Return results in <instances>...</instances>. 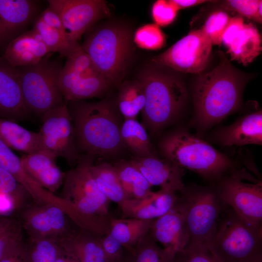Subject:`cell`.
<instances>
[{
    "instance_id": "obj_1",
    "label": "cell",
    "mask_w": 262,
    "mask_h": 262,
    "mask_svg": "<svg viewBox=\"0 0 262 262\" xmlns=\"http://www.w3.org/2000/svg\"><path fill=\"white\" fill-rule=\"evenodd\" d=\"M219 62L212 70L200 74L193 87L194 114L191 124L205 131L237 111L247 76L234 67L219 50Z\"/></svg>"
},
{
    "instance_id": "obj_2",
    "label": "cell",
    "mask_w": 262,
    "mask_h": 262,
    "mask_svg": "<svg viewBox=\"0 0 262 262\" xmlns=\"http://www.w3.org/2000/svg\"><path fill=\"white\" fill-rule=\"evenodd\" d=\"M78 150L90 156L112 157L125 149L120 129L122 115L116 104L107 99L98 102H66Z\"/></svg>"
},
{
    "instance_id": "obj_3",
    "label": "cell",
    "mask_w": 262,
    "mask_h": 262,
    "mask_svg": "<svg viewBox=\"0 0 262 262\" xmlns=\"http://www.w3.org/2000/svg\"><path fill=\"white\" fill-rule=\"evenodd\" d=\"M91 159L78 162L65 173L63 199L65 213L82 229L102 237L110 231V201L98 188L90 170Z\"/></svg>"
},
{
    "instance_id": "obj_4",
    "label": "cell",
    "mask_w": 262,
    "mask_h": 262,
    "mask_svg": "<svg viewBox=\"0 0 262 262\" xmlns=\"http://www.w3.org/2000/svg\"><path fill=\"white\" fill-rule=\"evenodd\" d=\"M137 79L143 86L146 97L143 125L156 134L180 115L187 100L186 86L175 71L154 63L146 66Z\"/></svg>"
},
{
    "instance_id": "obj_5",
    "label": "cell",
    "mask_w": 262,
    "mask_h": 262,
    "mask_svg": "<svg viewBox=\"0 0 262 262\" xmlns=\"http://www.w3.org/2000/svg\"><path fill=\"white\" fill-rule=\"evenodd\" d=\"M159 147L165 159L197 173L211 185L239 169L233 159L184 129L165 135Z\"/></svg>"
},
{
    "instance_id": "obj_6",
    "label": "cell",
    "mask_w": 262,
    "mask_h": 262,
    "mask_svg": "<svg viewBox=\"0 0 262 262\" xmlns=\"http://www.w3.org/2000/svg\"><path fill=\"white\" fill-rule=\"evenodd\" d=\"M95 25L86 32L81 46L103 76L116 85L124 77L131 59V31L115 22Z\"/></svg>"
},
{
    "instance_id": "obj_7",
    "label": "cell",
    "mask_w": 262,
    "mask_h": 262,
    "mask_svg": "<svg viewBox=\"0 0 262 262\" xmlns=\"http://www.w3.org/2000/svg\"><path fill=\"white\" fill-rule=\"evenodd\" d=\"M180 193L175 205L183 216L188 231L187 246H201L208 249L228 206L214 185H185Z\"/></svg>"
},
{
    "instance_id": "obj_8",
    "label": "cell",
    "mask_w": 262,
    "mask_h": 262,
    "mask_svg": "<svg viewBox=\"0 0 262 262\" xmlns=\"http://www.w3.org/2000/svg\"><path fill=\"white\" fill-rule=\"evenodd\" d=\"M208 250L222 262H255L262 258V230L247 224L227 206Z\"/></svg>"
},
{
    "instance_id": "obj_9",
    "label": "cell",
    "mask_w": 262,
    "mask_h": 262,
    "mask_svg": "<svg viewBox=\"0 0 262 262\" xmlns=\"http://www.w3.org/2000/svg\"><path fill=\"white\" fill-rule=\"evenodd\" d=\"M49 54L36 64L16 67L26 107L41 117L66 103L59 84L62 66Z\"/></svg>"
},
{
    "instance_id": "obj_10",
    "label": "cell",
    "mask_w": 262,
    "mask_h": 262,
    "mask_svg": "<svg viewBox=\"0 0 262 262\" xmlns=\"http://www.w3.org/2000/svg\"><path fill=\"white\" fill-rule=\"evenodd\" d=\"M59 84L66 103L100 97L112 86L80 45L66 57Z\"/></svg>"
},
{
    "instance_id": "obj_11",
    "label": "cell",
    "mask_w": 262,
    "mask_h": 262,
    "mask_svg": "<svg viewBox=\"0 0 262 262\" xmlns=\"http://www.w3.org/2000/svg\"><path fill=\"white\" fill-rule=\"evenodd\" d=\"M255 179L244 169H238L223 178L214 185L225 205L247 224L262 230V181H244Z\"/></svg>"
},
{
    "instance_id": "obj_12",
    "label": "cell",
    "mask_w": 262,
    "mask_h": 262,
    "mask_svg": "<svg viewBox=\"0 0 262 262\" xmlns=\"http://www.w3.org/2000/svg\"><path fill=\"white\" fill-rule=\"evenodd\" d=\"M212 43L202 28L193 31L167 50L155 56L152 63L183 73L199 74L207 66Z\"/></svg>"
},
{
    "instance_id": "obj_13",
    "label": "cell",
    "mask_w": 262,
    "mask_h": 262,
    "mask_svg": "<svg viewBox=\"0 0 262 262\" xmlns=\"http://www.w3.org/2000/svg\"><path fill=\"white\" fill-rule=\"evenodd\" d=\"M38 131L43 149L56 158L65 159L70 164L79 159L74 126L66 102L45 114Z\"/></svg>"
},
{
    "instance_id": "obj_14",
    "label": "cell",
    "mask_w": 262,
    "mask_h": 262,
    "mask_svg": "<svg viewBox=\"0 0 262 262\" xmlns=\"http://www.w3.org/2000/svg\"><path fill=\"white\" fill-rule=\"evenodd\" d=\"M49 7L59 16L74 42L99 20L108 17L110 11L103 0H49Z\"/></svg>"
},
{
    "instance_id": "obj_15",
    "label": "cell",
    "mask_w": 262,
    "mask_h": 262,
    "mask_svg": "<svg viewBox=\"0 0 262 262\" xmlns=\"http://www.w3.org/2000/svg\"><path fill=\"white\" fill-rule=\"evenodd\" d=\"M63 208L52 202H44L26 208L21 225L31 239L47 238L59 241L72 231Z\"/></svg>"
},
{
    "instance_id": "obj_16",
    "label": "cell",
    "mask_w": 262,
    "mask_h": 262,
    "mask_svg": "<svg viewBox=\"0 0 262 262\" xmlns=\"http://www.w3.org/2000/svg\"><path fill=\"white\" fill-rule=\"evenodd\" d=\"M222 43L231 60L244 66L252 63L262 52V37L252 23L246 24L243 17H230L224 33Z\"/></svg>"
},
{
    "instance_id": "obj_17",
    "label": "cell",
    "mask_w": 262,
    "mask_h": 262,
    "mask_svg": "<svg viewBox=\"0 0 262 262\" xmlns=\"http://www.w3.org/2000/svg\"><path fill=\"white\" fill-rule=\"evenodd\" d=\"M130 161L151 186H159L161 190L176 193L184 187V169L165 159H160L154 155L133 157Z\"/></svg>"
},
{
    "instance_id": "obj_18",
    "label": "cell",
    "mask_w": 262,
    "mask_h": 262,
    "mask_svg": "<svg viewBox=\"0 0 262 262\" xmlns=\"http://www.w3.org/2000/svg\"><path fill=\"white\" fill-rule=\"evenodd\" d=\"M213 138L214 142L224 147L262 145V110L240 116L230 125L218 129Z\"/></svg>"
},
{
    "instance_id": "obj_19",
    "label": "cell",
    "mask_w": 262,
    "mask_h": 262,
    "mask_svg": "<svg viewBox=\"0 0 262 262\" xmlns=\"http://www.w3.org/2000/svg\"><path fill=\"white\" fill-rule=\"evenodd\" d=\"M148 233L154 241L176 255L183 251L189 242L183 216L176 205L165 214L152 220Z\"/></svg>"
},
{
    "instance_id": "obj_20",
    "label": "cell",
    "mask_w": 262,
    "mask_h": 262,
    "mask_svg": "<svg viewBox=\"0 0 262 262\" xmlns=\"http://www.w3.org/2000/svg\"><path fill=\"white\" fill-rule=\"evenodd\" d=\"M29 114L21 91L16 67L0 60V117L17 120Z\"/></svg>"
},
{
    "instance_id": "obj_21",
    "label": "cell",
    "mask_w": 262,
    "mask_h": 262,
    "mask_svg": "<svg viewBox=\"0 0 262 262\" xmlns=\"http://www.w3.org/2000/svg\"><path fill=\"white\" fill-rule=\"evenodd\" d=\"M20 158L26 172L43 189L53 194L63 185L65 173L57 165L56 157L51 153L40 150Z\"/></svg>"
},
{
    "instance_id": "obj_22",
    "label": "cell",
    "mask_w": 262,
    "mask_h": 262,
    "mask_svg": "<svg viewBox=\"0 0 262 262\" xmlns=\"http://www.w3.org/2000/svg\"><path fill=\"white\" fill-rule=\"evenodd\" d=\"M178 198L177 193L160 190L140 199H127L119 206L126 218L153 220L172 209Z\"/></svg>"
},
{
    "instance_id": "obj_23",
    "label": "cell",
    "mask_w": 262,
    "mask_h": 262,
    "mask_svg": "<svg viewBox=\"0 0 262 262\" xmlns=\"http://www.w3.org/2000/svg\"><path fill=\"white\" fill-rule=\"evenodd\" d=\"M50 53L40 36L31 30L10 41L4 58L11 66L19 67L36 64Z\"/></svg>"
},
{
    "instance_id": "obj_24",
    "label": "cell",
    "mask_w": 262,
    "mask_h": 262,
    "mask_svg": "<svg viewBox=\"0 0 262 262\" xmlns=\"http://www.w3.org/2000/svg\"><path fill=\"white\" fill-rule=\"evenodd\" d=\"M100 237L82 229L72 231L59 241L62 251L80 262H109L103 251Z\"/></svg>"
},
{
    "instance_id": "obj_25",
    "label": "cell",
    "mask_w": 262,
    "mask_h": 262,
    "mask_svg": "<svg viewBox=\"0 0 262 262\" xmlns=\"http://www.w3.org/2000/svg\"><path fill=\"white\" fill-rule=\"evenodd\" d=\"M35 9L33 0H0V43L26 25Z\"/></svg>"
},
{
    "instance_id": "obj_26",
    "label": "cell",
    "mask_w": 262,
    "mask_h": 262,
    "mask_svg": "<svg viewBox=\"0 0 262 262\" xmlns=\"http://www.w3.org/2000/svg\"><path fill=\"white\" fill-rule=\"evenodd\" d=\"M0 139L11 149L25 154L44 150L38 131H30L15 121L1 117Z\"/></svg>"
},
{
    "instance_id": "obj_27",
    "label": "cell",
    "mask_w": 262,
    "mask_h": 262,
    "mask_svg": "<svg viewBox=\"0 0 262 262\" xmlns=\"http://www.w3.org/2000/svg\"><path fill=\"white\" fill-rule=\"evenodd\" d=\"M152 221L134 218H112L110 233L127 251H130L148 233Z\"/></svg>"
},
{
    "instance_id": "obj_28",
    "label": "cell",
    "mask_w": 262,
    "mask_h": 262,
    "mask_svg": "<svg viewBox=\"0 0 262 262\" xmlns=\"http://www.w3.org/2000/svg\"><path fill=\"white\" fill-rule=\"evenodd\" d=\"M122 144L134 157L155 155L146 128L136 119H124L120 129Z\"/></svg>"
},
{
    "instance_id": "obj_29",
    "label": "cell",
    "mask_w": 262,
    "mask_h": 262,
    "mask_svg": "<svg viewBox=\"0 0 262 262\" xmlns=\"http://www.w3.org/2000/svg\"><path fill=\"white\" fill-rule=\"evenodd\" d=\"M145 103L144 87L138 79L125 81L120 85L115 104L124 119H136Z\"/></svg>"
},
{
    "instance_id": "obj_30",
    "label": "cell",
    "mask_w": 262,
    "mask_h": 262,
    "mask_svg": "<svg viewBox=\"0 0 262 262\" xmlns=\"http://www.w3.org/2000/svg\"><path fill=\"white\" fill-rule=\"evenodd\" d=\"M113 165L128 199H140L152 191L151 185L130 160H121Z\"/></svg>"
},
{
    "instance_id": "obj_31",
    "label": "cell",
    "mask_w": 262,
    "mask_h": 262,
    "mask_svg": "<svg viewBox=\"0 0 262 262\" xmlns=\"http://www.w3.org/2000/svg\"><path fill=\"white\" fill-rule=\"evenodd\" d=\"M90 170L98 188L110 201L119 206L128 199L113 164L92 163Z\"/></svg>"
},
{
    "instance_id": "obj_32",
    "label": "cell",
    "mask_w": 262,
    "mask_h": 262,
    "mask_svg": "<svg viewBox=\"0 0 262 262\" xmlns=\"http://www.w3.org/2000/svg\"><path fill=\"white\" fill-rule=\"evenodd\" d=\"M32 30L40 36L51 53L58 52L66 58L80 45L71 41L65 30L48 25L39 16Z\"/></svg>"
},
{
    "instance_id": "obj_33",
    "label": "cell",
    "mask_w": 262,
    "mask_h": 262,
    "mask_svg": "<svg viewBox=\"0 0 262 262\" xmlns=\"http://www.w3.org/2000/svg\"><path fill=\"white\" fill-rule=\"evenodd\" d=\"M127 252L124 262H176V255L159 246L149 233Z\"/></svg>"
},
{
    "instance_id": "obj_34",
    "label": "cell",
    "mask_w": 262,
    "mask_h": 262,
    "mask_svg": "<svg viewBox=\"0 0 262 262\" xmlns=\"http://www.w3.org/2000/svg\"><path fill=\"white\" fill-rule=\"evenodd\" d=\"M61 251L58 240L31 239L29 245L22 246L21 258L22 262H55Z\"/></svg>"
},
{
    "instance_id": "obj_35",
    "label": "cell",
    "mask_w": 262,
    "mask_h": 262,
    "mask_svg": "<svg viewBox=\"0 0 262 262\" xmlns=\"http://www.w3.org/2000/svg\"><path fill=\"white\" fill-rule=\"evenodd\" d=\"M22 246L21 224L13 219L0 218V262L11 251Z\"/></svg>"
},
{
    "instance_id": "obj_36",
    "label": "cell",
    "mask_w": 262,
    "mask_h": 262,
    "mask_svg": "<svg viewBox=\"0 0 262 262\" xmlns=\"http://www.w3.org/2000/svg\"><path fill=\"white\" fill-rule=\"evenodd\" d=\"M133 41L141 49L157 50L164 46L166 38L159 26L155 23L147 24L139 27L135 31Z\"/></svg>"
},
{
    "instance_id": "obj_37",
    "label": "cell",
    "mask_w": 262,
    "mask_h": 262,
    "mask_svg": "<svg viewBox=\"0 0 262 262\" xmlns=\"http://www.w3.org/2000/svg\"><path fill=\"white\" fill-rule=\"evenodd\" d=\"M230 18L229 15L222 10H216L208 16L201 28L213 45L221 44L224 33Z\"/></svg>"
},
{
    "instance_id": "obj_38",
    "label": "cell",
    "mask_w": 262,
    "mask_h": 262,
    "mask_svg": "<svg viewBox=\"0 0 262 262\" xmlns=\"http://www.w3.org/2000/svg\"><path fill=\"white\" fill-rule=\"evenodd\" d=\"M0 194L10 198L13 204H22L27 195L24 188L10 172L0 167Z\"/></svg>"
},
{
    "instance_id": "obj_39",
    "label": "cell",
    "mask_w": 262,
    "mask_h": 262,
    "mask_svg": "<svg viewBox=\"0 0 262 262\" xmlns=\"http://www.w3.org/2000/svg\"><path fill=\"white\" fill-rule=\"evenodd\" d=\"M179 11L171 0H158L152 5L151 15L155 24L164 27L174 21Z\"/></svg>"
},
{
    "instance_id": "obj_40",
    "label": "cell",
    "mask_w": 262,
    "mask_h": 262,
    "mask_svg": "<svg viewBox=\"0 0 262 262\" xmlns=\"http://www.w3.org/2000/svg\"><path fill=\"white\" fill-rule=\"evenodd\" d=\"M260 0H228L223 3L225 9L233 11L242 17H246L262 23L258 16Z\"/></svg>"
},
{
    "instance_id": "obj_41",
    "label": "cell",
    "mask_w": 262,
    "mask_h": 262,
    "mask_svg": "<svg viewBox=\"0 0 262 262\" xmlns=\"http://www.w3.org/2000/svg\"><path fill=\"white\" fill-rule=\"evenodd\" d=\"M176 262H222L206 247L188 246L176 256Z\"/></svg>"
},
{
    "instance_id": "obj_42",
    "label": "cell",
    "mask_w": 262,
    "mask_h": 262,
    "mask_svg": "<svg viewBox=\"0 0 262 262\" xmlns=\"http://www.w3.org/2000/svg\"><path fill=\"white\" fill-rule=\"evenodd\" d=\"M100 244L109 262H116L125 258V248L110 232L100 237Z\"/></svg>"
},
{
    "instance_id": "obj_43",
    "label": "cell",
    "mask_w": 262,
    "mask_h": 262,
    "mask_svg": "<svg viewBox=\"0 0 262 262\" xmlns=\"http://www.w3.org/2000/svg\"><path fill=\"white\" fill-rule=\"evenodd\" d=\"M180 10L185 9L199 4L213 1L205 0H171Z\"/></svg>"
},
{
    "instance_id": "obj_44",
    "label": "cell",
    "mask_w": 262,
    "mask_h": 262,
    "mask_svg": "<svg viewBox=\"0 0 262 262\" xmlns=\"http://www.w3.org/2000/svg\"><path fill=\"white\" fill-rule=\"evenodd\" d=\"M22 246L11 251L0 262H16L21 253Z\"/></svg>"
},
{
    "instance_id": "obj_45",
    "label": "cell",
    "mask_w": 262,
    "mask_h": 262,
    "mask_svg": "<svg viewBox=\"0 0 262 262\" xmlns=\"http://www.w3.org/2000/svg\"><path fill=\"white\" fill-rule=\"evenodd\" d=\"M63 253H64L65 256L66 262H80L77 259L73 257V256L69 255L68 254H67L64 253V252Z\"/></svg>"
},
{
    "instance_id": "obj_46",
    "label": "cell",
    "mask_w": 262,
    "mask_h": 262,
    "mask_svg": "<svg viewBox=\"0 0 262 262\" xmlns=\"http://www.w3.org/2000/svg\"><path fill=\"white\" fill-rule=\"evenodd\" d=\"M55 262H66L65 254L62 249Z\"/></svg>"
},
{
    "instance_id": "obj_47",
    "label": "cell",
    "mask_w": 262,
    "mask_h": 262,
    "mask_svg": "<svg viewBox=\"0 0 262 262\" xmlns=\"http://www.w3.org/2000/svg\"><path fill=\"white\" fill-rule=\"evenodd\" d=\"M16 262H22V261L21 258V253L20 255H19V256L17 257Z\"/></svg>"
},
{
    "instance_id": "obj_48",
    "label": "cell",
    "mask_w": 262,
    "mask_h": 262,
    "mask_svg": "<svg viewBox=\"0 0 262 262\" xmlns=\"http://www.w3.org/2000/svg\"><path fill=\"white\" fill-rule=\"evenodd\" d=\"M255 262H262V258L257 260L256 261H255Z\"/></svg>"
},
{
    "instance_id": "obj_49",
    "label": "cell",
    "mask_w": 262,
    "mask_h": 262,
    "mask_svg": "<svg viewBox=\"0 0 262 262\" xmlns=\"http://www.w3.org/2000/svg\"><path fill=\"white\" fill-rule=\"evenodd\" d=\"M125 259V258H124ZM124 259L122 260H121V261H117V262H124Z\"/></svg>"
}]
</instances>
